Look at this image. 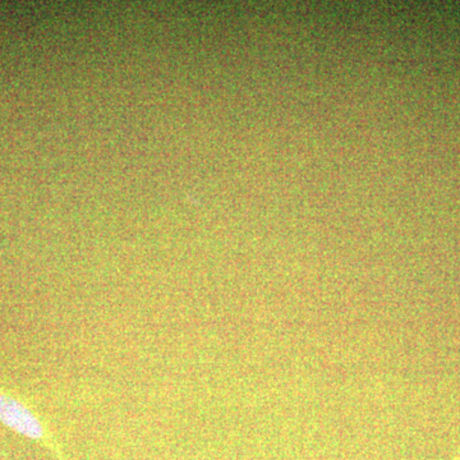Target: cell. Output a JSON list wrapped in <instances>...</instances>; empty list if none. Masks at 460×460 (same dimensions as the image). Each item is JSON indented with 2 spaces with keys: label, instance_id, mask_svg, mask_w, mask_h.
<instances>
[{
  "label": "cell",
  "instance_id": "obj_1",
  "mask_svg": "<svg viewBox=\"0 0 460 460\" xmlns=\"http://www.w3.org/2000/svg\"><path fill=\"white\" fill-rule=\"evenodd\" d=\"M0 422L32 440L45 438L44 429L32 411L11 396L0 395Z\"/></svg>",
  "mask_w": 460,
  "mask_h": 460
}]
</instances>
